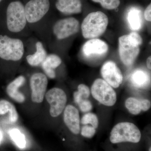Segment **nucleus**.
<instances>
[{
	"label": "nucleus",
	"instance_id": "1",
	"mask_svg": "<svg viewBox=\"0 0 151 151\" xmlns=\"http://www.w3.org/2000/svg\"><path fill=\"white\" fill-rule=\"evenodd\" d=\"M108 23V17L103 12L98 11L88 14L81 25L83 37L91 39L100 37L106 31Z\"/></svg>",
	"mask_w": 151,
	"mask_h": 151
},
{
	"label": "nucleus",
	"instance_id": "2",
	"mask_svg": "<svg viewBox=\"0 0 151 151\" xmlns=\"http://www.w3.org/2000/svg\"><path fill=\"white\" fill-rule=\"evenodd\" d=\"M6 26L10 32L18 34L23 32L28 25L24 6L20 1L9 4L6 10Z\"/></svg>",
	"mask_w": 151,
	"mask_h": 151
},
{
	"label": "nucleus",
	"instance_id": "3",
	"mask_svg": "<svg viewBox=\"0 0 151 151\" xmlns=\"http://www.w3.org/2000/svg\"><path fill=\"white\" fill-rule=\"evenodd\" d=\"M24 43L20 39L0 35V58L6 61L18 62L24 54Z\"/></svg>",
	"mask_w": 151,
	"mask_h": 151
},
{
	"label": "nucleus",
	"instance_id": "4",
	"mask_svg": "<svg viewBox=\"0 0 151 151\" xmlns=\"http://www.w3.org/2000/svg\"><path fill=\"white\" fill-rule=\"evenodd\" d=\"M141 132L138 127L131 122L116 124L111 130L110 140L113 144L124 142L137 143L140 141Z\"/></svg>",
	"mask_w": 151,
	"mask_h": 151
},
{
	"label": "nucleus",
	"instance_id": "5",
	"mask_svg": "<svg viewBox=\"0 0 151 151\" xmlns=\"http://www.w3.org/2000/svg\"><path fill=\"white\" fill-rule=\"evenodd\" d=\"M90 92L93 98L104 106L112 107L117 101V94L113 87L102 78L94 80Z\"/></svg>",
	"mask_w": 151,
	"mask_h": 151
},
{
	"label": "nucleus",
	"instance_id": "6",
	"mask_svg": "<svg viewBox=\"0 0 151 151\" xmlns=\"http://www.w3.org/2000/svg\"><path fill=\"white\" fill-rule=\"evenodd\" d=\"M50 8L49 0H30L24 6L28 24H35L41 20Z\"/></svg>",
	"mask_w": 151,
	"mask_h": 151
},
{
	"label": "nucleus",
	"instance_id": "7",
	"mask_svg": "<svg viewBox=\"0 0 151 151\" xmlns=\"http://www.w3.org/2000/svg\"><path fill=\"white\" fill-rule=\"evenodd\" d=\"M80 28V23L77 19L72 17L58 20L52 27V33L58 40H62L77 33Z\"/></svg>",
	"mask_w": 151,
	"mask_h": 151
},
{
	"label": "nucleus",
	"instance_id": "8",
	"mask_svg": "<svg viewBox=\"0 0 151 151\" xmlns=\"http://www.w3.org/2000/svg\"><path fill=\"white\" fill-rule=\"evenodd\" d=\"M45 97L50 105V116L53 118L60 116L67 103V97L65 92L60 88L54 87L46 92Z\"/></svg>",
	"mask_w": 151,
	"mask_h": 151
},
{
	"label": "nucleus",
	"instance_id": "9",
	"mask_svg": "<svg viewBox=\"0 0 151 151\" xmlns=\"http://www.w3.org/2000/svg\"><path fill=\"white\" fill-rule=\"evenodd\" d=\"M119 56L122 62L126 66L132 65L140 52L139 46L134 44L129 39L128 35L119 39Z\"/></svg>",
	"mask_w": 151,
	"mask_h": 151
},
{
	"label": "nucleus",
	"instance_id": "10",
	"mask_svg": "<svg viewBox=\"0 0 151 151\" xmlns=\"http://www.w3.org/2000/svg\"><path fill=\"white\" fill-rule=\"evenodd\" d=\"M29 85L32 102L41 103L43 101L48 85L47 76L41 72L33 73L30 78Z\"/></svg>",
	"mask_w": 151,
	"mask_h": 151
},
{
	"label": "nucleus",
	"instance_id": "11",
	"mask_svg": "<svg viewBox=\"0 0 151 151\" xmlns=\"http://www.w3.org/2000/svg\"><path fill=\"white\" fill-rule=\"evenodd\" d=\"M101 75L103 79L113 88H118L123 81V75L115 62L106 61L101 67Z\"/></svg>",
	"mask_w": 151,
	"mask_h": 151
},
{
	"label": "nucleus",
	"instance_id": "12",
	"mask_svg": "<svg viewBox=\"0 0 151 151\" xmlns=\"http://www.w3.org/2000/svg\"><path fill=\"white\" fill-rule=\"evenodd\" d=\"M63 121L65 126L74 134L80 132V118L79 111L73 105L66 106L63 111Z\"/></svg>",
	"mask_w": 151,
	"mask_h": 151
},
{
	"label": "nucleus",
	"instance_id": "13",
	"mask_svg": "<svg viewBox=\"0 0 151 151\" xmlns=\"http://www.w3.org/2000/svg\"><path fill=\"white\" fill-rule=\"evenodd\" d=\"M109 47L104 41L97 38L87 41L82 47L83 54L86 57L99 56L108 52Z\"/></svg>",
	"mask_w": 151,
	"mask_h": 151
},
{
	"label": "nucleus",
	"instance_id": "14",
	"mask_svg": "<svg viewBox=\"0 0 151 151\" xmlns=\"http://www.w3.org/2000/svg\"><path fill=\"white\" fill-rule=\"evenodd\" d=\"M25 81V77L24 76H19L7 86V94L9 97L17 103H22L25 101L24 94L20 92L19 90V88L24 84Z\"/></svg>",
	"mask_w": 151,
	"mask_h": 151
},
{
	"label": "nucleus",
	"instance_id": "15",
	"mask_svg": "<svg viewBox=\"0 0 151 151\" xmlns=\"http://www.w3.org/2000/svg\"><path fill=\"white\" fill-rule=\"evenodd\" d=\"M125 104L129 112L133 115H137L142 111H148L151 106V101L150 100L139 99L134 97L127 98Z\"/></svg>",
	"mask_w": 151,
	"mask_h": 151
},
{
	"label": "nucleus",
	"instance_id": "16",
	"mask_svg": "<svg viewBox=\"0 0 151 151\" xmlns=\"http://www.w3.org/2000/svg\"><path fill=\"white\" fill-rule=\"evenodd\" d=\"M55 5L58 10L65 14H78L82 12L80 0H56Z\"/></svg>",
	"mask_w": 151,
	"mask_h": 151
},
{
	"label": "nucleus",
	"instance_id": "17",
	"mask_svg": "<svg viewBox=\"0 0 151 151\" xmlns=\"http://www.w3.org/2000/svg\"><path fill=\"white\" fill-rule=\"evenodd\" d=\"M62 63V60L59 56L55 54L47 55L42 63L41 67L45 74L50 79L56 77L55 69L59 67Z\"/></svg>",
	"mask_w": 151,
	"mask_h": 151
},
{
	"label": "nucleus",
	"instance_id": "18",
	"mask_svg": "<svg viewBox=\"0 0 151 151\" xmlns=\"http://www.w3.org/2000/svg\"><path fill=\"white\" fill-rule=\"evenodd\" d=\"M36 50L32 54L26 56V60L29 65L32 67H37L41 65L47 55V52L43 44L37 41L35 44Z\"/></svg>",
	"mask_w": 151,
	"mask_h": 151
},
{
	"label": "nucleus",
	"instance_id": "19",
	"mask_svg": "<svg viewBox=\"0 0 151 151\" xmlns=\"http://www.w3.org/2000/svg\"><path fill=\"white\" fill-rule=\"evenodd\" d=\"M8 113L9 121L12 124H14L18 120V114L15 107L7 100H0V115H5Z\"/></svg>",
	"mask_w": 151,
	"mask_h": 151
},
{
	"label": "nucleus",
	"instance_id": "20",
	"mask_svg": "<svg viewBox=\"0 0 151 151\" xmlns=\"http://www.w3.org/2000/svg\"><path fill=\"white\" fill-rule=\"evenodd\" d=\"M132 84L138 88L144 89L150 84V79L149 75L145 71L141 69L135 70L131 77Z\"/></svg>",
	"mask_w": 151,
	"mask_h": 151
},
{
	"label": "nucleus",
	"instance_id": "21",
	"mask_svg": "<svg viewBox=\"0 0 151 151\" xmlns=\"http://www.w3.org/2000/svg\"><path fill=\"white\" fill-rule=\"evenodd\" d=\"M128 21L132 29H139L142 25V20L140 13L137 10H132L128 15Z\"/></svg>",
	"mask_w": 151,
	"mask_h": 151
},
{
	"label": "nucleus",
	"instance_id": "22",
	"mask_svg": "<svg viewBox=\"0 0 151 151\" xmlns=\"http://www.w3.org/2000/svg\"><path fill=\"white\" fill-rule=\"evenodd\" d=\"M11 139L19 148L23 149L26 145L24 135L17 129H12L9 132Z\"/></svg>",
	"mask_w": 151,
	"mask_h": 151
},
{
	"label": "nucleus",
	"instance_id": "23",
	"mask_svg": "<svg viewBox=\"0 0 151 151\" xmlns=\"http://www.w3.org/2000/svg\"><path fill=\"white\" fill-rule=\"evenodd\" d=\"M80 123L84 125H89L97 129L99 126V119L96 114L91 112L85 113L80 119Z\"/></svg>",
	"mask_w": 151,
	"mask_h": 151
},
{
	"label": "nucleus",
	"instance_id": "24",
	"mask_svg": "<svg viewBox=\"0 0 151 151\" xmlns=\"http://www.w3.org/2000/svg\"><path fill=\"white\" fill-rule=\"evenodd\" d=\"M81 136L84 137L91 139L95 135L96 129L89 125H84L81 129L80 132Z\"/></svg>",
	"mask_w": 151,
	"mask_h": 151
},
{
	"label": "nucleus",
	"instance_id": "25",
	"mask_svg": "<svg viewBox=\"0 0 151 151\" xmlns=\"http://www.w3.org/2000/svg\"><path fill=\"white\" fill-rule=\"evenodd\" d=\"M103 8L107 10L116 9L120 6V0H103L100 3Z\"/></svg>",
	"mask_w": 151,
	"mask_h": 151
},
{
	"label": "nucleus",
	"instance_id": "26",
	"mask_svg": "<svg viewBox=\"0 0 151 151\" xmlns=\"http://www.w3.org/2000/svg\"><path fill=\"white\" fill-rule=\"evenodd\" d=\"M80 111L83 113L90 112L93 108V105L91 101L87 99H83L78 104Z\"/></svg>",
	"mask_w": 151,
	"mask_h": 151
},
{
	"label": "nucleus",
	"instance_id": "27",
	"mask_svg": "<svg viewBox=\"0 0 151 151\" xmlns=\"http://www.w3.org/2000/svg\"><path fill=\"white\" fill-rule=\"evenodd\" d=\"M77 91L84 99H88L91 94L89 87L84 84L78 85Z\"/></svg>",
	"mask_w": 151,
	"mask_h": 151
},
{
	"label": "nucleus",
	"instance_id": "28",
	"mask_svg": "<svg viewBox=\"0 0 151 151\" xmlns=\"http://www.w3.org/2000/svg\"><path fill=\"white\" fill-rule=\"evenodd\" d=\"M128 35L130 41L134 44L139 46L142 43V38L138 33L132 32Z\"/></svg>",
	"mask_w": 151,
	"mask_h": 151
},
{
	"label": "nucleus",
	"instance_id": "29",
	"mask_svg": "<svg viewBox=\"0 0 151 151\" xmlns=\"http://www.w3.org/2000/svg\"><path fill=\"white\" fill-rule=\"evenodd\" d=\"M151 4L148 6L147 8L145 10V13H144V16H145V19L148 22L151 21Z\"/></svg>",
	"mask_w": 151,
	"mask_h": 151
},
{
	"label": "nucleus",
	"instance_id": "30",
	"mask_svg": "<svg viewBox=\"0 0 151 151\" xmlns=\"http://www.w3.org/2000/svg\"><path fill=\"white\" fill-rule=\"evenodd\" d=\"M151 57L149 56L147 60V66L149 70H150L151 69Z\"/></svg>",
	"mask_w": 151,
	"mask_h": 151
},
{
	"label": "nucleus",
	"instance_id": "31",
	"mask_svg": "<svg viewBox=\"0 0 151 151\" xmlns=\"http://www.w3.org/2000/svg\"><path fill=\"white\" fill-rule=\"evenodd\" d=\"M3 139V135L2 134V132L0 131V144H1V142L2 140Z\"/></svg>",
	"mask_w": 151,
	"mask_h": 151
},
{
	"label": "nucleus",
	"instance_id": "32",
	"mask_svg": "<svg viewBox=\"0 0 151 151\" xmlns=\"http://www.w3.org/2000/svg\"><path fill=\"white\" fill-rule=\"evenodd\" d=\"M92 1L95 3H100V2L102 1L103 0H92Z\"/></svg>",
	"mask_w": 151,
	"mask_h": 151
},
{
	"label": "nucleus",
	"instance_id": "33",
	"mask_svg": "<svg viewBox=\"0 0 151 151\" xmlns=\"http://www.w3.org/2000/svg\"><path fill=\"white\" fill-rule=\"evenodd\" d=\"M151 147H150V150H149V151H151Z\"/></svg>",
	"mask_w": 151,
	"mask_h": 151
},
{
	"label": "nucleus",
	"instance_id": "34",
	"mask_svg": "<svg viewBox=\"0 0 151 151\" xmlns=\"http://www.w3.org/2000/svg\"><path fill=\"white\" fill-rule=\"evenodd\" d=\"M2 1V0H0V3H1V2Z\"/></svg>",
	"mask_w": 151,
	"mask_h": 151
}]
</instances>
